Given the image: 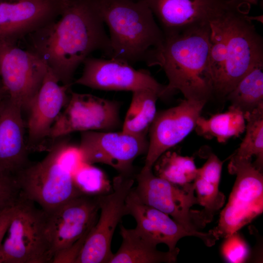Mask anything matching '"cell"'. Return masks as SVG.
Wrapping results in <instances>:
<instances>
[{"mask_svg":"<svg viewBox=\"0 0 263 263\" xmlns=\"http://www.w3.org/2000/svg\"><path fill=\"white\" fill-rule=\"evenodd\" d=\"M110 32L109 58L133 64L164 40V33L143 0H94Z\"/></svg>","mask_w":263,"mask_h":263,"instance_id":"3","label":"cell"},{"mask_svg":"<svg viewBox=\"0 0 263 263\" xmlns=\"http://www.w3.org/2000/svg\"><path fill=\"white\" fill-rule=\"evenodd\" d=\"M153 166L156 176L181 186L192 183L197 170L193 157L168 151L158 159Z\"/></svg>","mask_w":263,"mask_h":263,"instance_id":"26","label":"cell"},{"mask_svg":"<svg viewBox=\"0 0 263 263\" xmlns=\"http://www.w3.org/2000/svg\"><path fill=\"white\" fill-rule=\"evenodd\" d=\"M23 109L6 95L0 102V172L15 175L30 163Z\"/></svg>","mask_w":263,"mask_h":263,"instance_id":"19","label":"cell"},{"mask_svg":"<svg viewBox=\"0 0 263 263\" xmlns=\"http://www.w3.org/2000/svg\"><path fill=\"white\" fill-rule=\"evenodd\" d=\"M133 178L120 174L114 178L112 191L98 196L99 217L88 233L75 263H109L111 244L116 226L126 214V198Z\"/></svg>","mask_w":263,"mask_h":263,"instance_id":"10","label":"cell"},{"mask_svg":"<svg viewBox=\"0 0 263 263\" xmlns=\"http://www.w3.org/2000/svg\"><path fill=\"white\" fill-rule=\"evenodd\" d=\"M61 0H0V40L18 42L59 16Z\"/></svg>","mask_w":263,"mask_h":263,"instance_id":"18","label":"cell"},{"mask_svg":"<svg viewBox=\"0 0 263 263\" xmlns=\"http://www.w3.org/2000/svg\"><path fill=\"white\" fill-rule=\"evenodd\" d=\"M229 173L236 176L228 202L212 229L219 240L238 231L263 211V175L251 161L230 156Z\"/></svg>","mask_w":263,"mask_h":263,"instance_id":"8","label":"cell"},{"mask_svg":"<svg viewBox=\"0 0 263 263\" xmlns=\"http://www.w3.org/2000/svg\"><path fill=\"white\" fill-rule=\"evenodd\" d=\"M5 95L6 94L3 89L0 90V102L2 100V99L5 97Z\"/></svg>","mask_w":263,"mask_h":263,"instance_id":"34","label":"cell"},{"mask_svg":"<svg viewBox=\"0 0 263 263\" xmlns=\"http://www.w3.org/2000/svg\"><path fill=\"white\" fill-rule=\"evenodd\" d=\"M159 98L157 93L150 89L132 92L122 131L136 136H146L157 113L156 102Z\"/></svg>","mask_w":263,"mask_h":263,"instance_id":"22","label":"cell"},{"mask_svg":"<svg viewBox=\"0 0 263 263\" xmlns=\"http://www.w3.org/2000/svg\"><path fill=\"white\" fill-rule=\"evenodd\" d=\"M14 206L6 209L0 214V249L13 214Z\"/></svg>","mask_w":263,"mask_h":263,"instance_id":"32","label":"cell"},{"mask_svg":"<svg viewBox=\"0 0 263 263\" xmlns=\"http://www.w3.org/2000/svg\"><path fill=\"white\" fill-rule=\"evenodd\" d=\"M209 35V23L194 26L165 36L148 52L144 61L150 67L160 66L167 77V97L179 91L186 99L207 102L213 95Z\"/></svg>","mask_w":263,"mask_h":263,"instance_id":"2","label":"cell"},{"mask_svg":"<svg viewBox=\"0 0 263 263\" xmlns=\"http://www.w3.org/2000/svg\"><path fill=\"white\" fill-rule=\"evenodd\" d=\"M225 98L244 115L263 105V63L247 73Z\"/></svg>","mask_w":263,"mask_h":263,"instance_id":"24","label":"cell"},{"mask_svg":"<svg viewBox=\"0 0 263 263\" xmlns=\"http://www.w3.org/2000/svg\"><path fill=\"white\" fill-rule=\"evenodd\" d=\"M245 2H248L251 5H256L258 2V0H243Z\"/></svg>","mask_w":263,"mask_h":263,"instance_id":"33","label":"cell"},{"mask_svg":"<svg viewBox=\"0 0 263 263\" xmlns=\"http://www.w3.org/2000/svg\"><path fill=\"white\" fill-rule=\"evenodd\" d=\"M198 204L204 207L198 210L199 221L203 227L210 223L215 212L224 206L225 197L221 192L218 185L196 175L193 182Z\"/></svg>","mask_w":263,"mask_h":263,"instance_id":"27","label":"cell"},{"mask_svg":"<svg viewBox=\"0 0 263 263\" xmlns=\"http://www.w3.org/2000/svg\"><path fill=\"white\" fill-rule=\"evenodd\" d=\"M86 165L74 175L77 186L80 189L82 186H93L96 195L107 193L110 185L104 173L91 165Z\"/></svg>","mask_w":263,"mask_h":263,"instance_id":"29","label":"cell"},{"mask_svg":"<svg viewBox=\"0 0 263 263\" xmlns=\"http://www.w3.org/2000/svg\"><path fill=\"white\" fill-rule=\"evenodd\" d=\"M29 49L61 84L72 86L78 66L94 51L109 58L110 41L94 0H61L59 16L28 36Z\"/></svg>","mask_w":263,"mask_h":263,"instance_id":"1","label":"cell"},{"mask_svg":"<svg viewBox=\"0 0 263 263\" xmlns=\"http://www.w3.org/2000/svg\"><path fill=\"white\" fill-rule=\"evenodd\" d=\"M246 2L223 15L226 42L222 73L212 88L213 95L225 98L238 82L257 65L263 63V40L248 15Z\"/></svg>","mask_w":263,"mask_h":263,"instance_id":"5","label":"cell"},{"mask_svg":"<svg viewBox=\"0 0 263 263\" xmlns=\"http://www.w3.org/2000/svg\"><path fill=\"white\" fill-rule=\"evenodd\" d=\"M63 137L56 139L42 160L29 164L15 175L21 194L45 211L86 194L77 186L65 162L72 146Z\"/></svg>","mask_w":263,"mask_h":263,"instance_id":"4","label":"cell"},{"mask_svg":"<svg viewBox=\"0 0 263 263\" xmlns=\"http://www.w3.org/2000/svg\"><path fill=\"white\" fill-rule=\"evenodd\" d=\"M122 242L109 263H173L177 261L179 249L173 251L158 250L157 245L142 236L135 229L120 225Z\"/></svg>","mask_w":263,"mask_h":263,"instance_id":"21","label":"cell"},{"mask_svg":"<svg viewBox=\"0 0 263 263\" xmlns=\"http://www.w3.org/2000/svg\"><path fill=\"white\" fill-rule=\"evenodd\" d=\"M81 76L73 84L104 91H133L150 89L166 98V85L155 79L146 69H135L125 61L113 58L89 56L83 62Z\"/></svg>","mask_w":263,"mask_h":263,"instance_id":"14","label":"cell"},{"mask_svg":"<svg viewBox=\"0 0 263 263\" xmlns=\"http://www.w3.org/2000/svg\"><path fill=\"white\" fill-rule=\"evenodd\" d=\"M98 196L83 194L44 211L52 263L68 251L81 248L98 218Z\"/></svg>","mask_w":263,"mask_h":263,"instance_id":"9","label":"cell"},{"mask_svg":"<svg viewBox=\"0 0 263 263\" xmlns=\"http://www.w3.org/2000/svg\"><path fill=\"white\" fill-rule=\"evenodd\" d=\"M223 164V162L217 156L210 153L204 165L197 169L196 175L219 185Z\"/></svg>","mask_w":263,"mask_h":263,"instance_id":"31","label":"cell"},{"mask_svg":"<svg viewBox=\"0 0 263 263\" xmlns=\"http://www.w3.org/2000/svg\"><path fill=\"white\" fill-rule=\"evenodd\" d=\"M135 178L137 185L132 190L140 202L171 216L207 246L215 244L218 239L211 229L207 232L198 230L202 228L198 210L191 209L198 204L193 182L179 186L156 176L152 169L143 168Z\"/></svg>","mask_w":263,"mask_h":263,"instance_id":"6","label":"cell"},{"mask_svg":"<svg viewBox=\"0 0 263 263\" xmlns=\"http://www.w3.org/2000/svg\"><path fill=\"white\" fill-rule=\"evenodd\" d=\"M224 239L221 252L225 261L231 263H242L248 260L250 255L249 246L238 231Z\"/></svg>","mask_w":263,"mask_h":263,"instance_id":"28","label":"cell"},{"mask_svg":"<svg viewBox=\"0 0 263 263\" xmlns=\"http://www.w3.org/2000/svg\"><path fill=\"white\" fill-rule=\"evenodd\" d=\"M157 20L164 36L207 23L243 4V0H143Z\"/></svg>","mask_w":263,"mask_h":263,"instance_id":"16","label":"cell"},{"mask_svg":"<svg viewBox=\"0 0 263 263\" xmlns=\"http://www.w3.org/2000/svg\"><path fill=\"white\" fill-rule=\"evenodd\" d=\"M48 68L42 84L32 100L28 111L27 146L29 150L43 148L51 130L67 104L71 86L60 84Z\"/></svg>","mask_w":263,"mask_h":263,"instance_id":"17","label":"cell"},{"mask_svg":"<svg viewBox=\"0 0 263 263\" xmlns=\"http://www.w3.org/2000/svg\"><path fill=\"white\" fill-rule=\"evenodd\" d=\"M47 70L46 63L30 49H22L16 41L0 40V81L6 95L23 111H28Z\"/></svg>","mask_w":263,"mask_h":263,"instance_id":"11","label":"cell"},{"mask_svg":"<svg viewBox=\"0 0 263 263\" xmlns=\"http://www.w3.org/2000/svg\"><path fill=\"white\" fill-rule=\"evenodd\" d=\"M119 106L115 101L70 90L49 138L56 140L77 132L112 131L120 124Z\"/></svg>","mask_w":263,"mask_h":263,"instance_id":"12","label":"cell"},{"mask_svg":"<svg viewBox=\"0 0 263 263\" xmlns=\"http://www.w3.org/2000/svg\"><path fill=\"white\" fill-rule=\"evenodd\" d=\"M125 210L126 215L135 219V229L142 236L157 245L165 244L170 251L178 249L176 245L181 239L194 236L168 214L140 202L132 189L126 198Z\"/></svg>","mask_w":263,"mask_h":263,"instance_id":"20","label":"cell"},{"mask_svg":"<svg viewBox=\"0 0 263 263\" xmlns=\"http://www.w3.org/2000/svg\"><path fill=\"white\" fill-rule=\"evenodd\" d=\"M206 103L185 99L175 107L157 113L148 132V148L143 169H152L164 153L195 129Z\"/></svg>","mask_w":263,"mask_h":263,"instance_id":"15","label":"cell"},{"mask_svg":"<svg viewBox=\"0 0 263 263\" xmlns=\"http://www.w3.org/2000/svg\"><path fill=\"white\" fill-rule=\"evenodd\" d=\"M20 196L15 175L0 172V214L13 207Z\"/></svg>","mask_w":263,"mask_h":263,"instance_id":"30","label":"cell"},{"mask_svg":"<svg viewBox=\"0 0 263 263\" xmlns=\"http://www.w3.org/2000/svg\"><path fill=\"white\" fill-rule=\"evenodd\" d=\"M2 89V86H1V82L0 81V90Z\"/></svg>","mask_w":263,"mask_h":263,"instance_id":"35","label":"cell"},{"mask_svg":"<svg viewBox=\"0 0 263 263\" xmlns=\"http://www.w3.org/2000/svg\"><path fill=\"white\" fill-rule=\"evenodd\" d=\"M246 122L245 135L239 147L230 156L241 159H252L255 167L262 171L263 165V105L244 115Z\"/></svg>","mask_w":263,"mask_h":263,"instance_id":"25","label":"cell"},{"mask_svg":"<svg viewBox=\"0 0 263 263\" xmlns=\"http://www.w3.org/2000/svg\"><path fill=\"white\" fill-rule=\"evenodd\" d=\"M7 233L0 249V263H52L44 211L21 193Z\"/></svg>","mask_w":263,"mask_h":263,"instance_id":"7","label":"cell"},{"mask_svg":"<svg viewBox=\"0 0 263 263\" xmlns=\"http://www.w3.org/2000/svg\"><path fill=\"white\" fill-rule=\"evenodd\" d=\"M245 122L243 112L230 106L227 111L214 114L209 118L200 115L195 130L198 135L206 139L215 137L218 142L225 143L229 138L238 137L243 133Z\"/></svg>","mask_w":263,"mask_h":263,"instance_id":"23","label":"cell"},{"mask_svg":"<svg viewBox=\"0 0 263 263\" xmlns=\"http://www.w3.org/2000/svg\"><path fill=\"white\" fill-rule=\"evenodd\" d=\"M148 143L146 136L122 131H88L81 132L77 148L83 164H106L120 174L130 176L133 162L137 157L147 153Z\"/></svg>","mask_w":263,"mask_h":263,"instance_id":"13","label":"cell"}]
</instances>
